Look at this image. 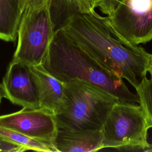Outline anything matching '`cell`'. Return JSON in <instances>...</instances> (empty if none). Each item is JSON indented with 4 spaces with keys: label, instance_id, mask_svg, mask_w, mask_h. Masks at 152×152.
Returning <instances> with one entry per match:
<instances>
[{
    "label": "cell",
    "instance_id": "30bf717a",
    "mask_svg": "<svg viewBox=\"0 0 152 152\" xmlns=\"http://www.w3.org/2000/svg\"><path fill=\"white\" fill-rule=\"evenodd\" d=\"M31 67L38 81L40 107L56 113L64 99V83L50 74L42 64L31 65Z\"/></svg>",
    "mask_w": 152,
    "mask_h": 152
},
{
    "label": "cell",
    "instance_id": "ba28073f",
    "mask_svg": "<svg viewBox=\"0 0 152 152\" xmlns=\"http://www.w3.org/2000/svg\"><path fill=\"white\" fill-rule=\"evenodd\" d=\"M0 126L53 144L58 128L53 112L43 108H27L0 116Z\"/></svg>",
    "mask_w": 152,
    "mask_h": 152
},
{
    "label": "cell",
    "instance_id": "52a82bcc",
    "mask_svg": "<svg viewBox=\"0 0 152 152\" xmlns=\"http://www.w3.org/2000/svg\"><path fill=\"white\" fill-rule=\"evenodd\" d=\"M4 97L12 104L27 108H40L37 78L31 65L12 59L1 84Z\"/></svg>",
    "mask_w": 152,
    "mask_h": 152
},
{
    "label": "cell",
    "instance_id": "7c38bea8",
    "mask_svg": "<svg viewBox=\"0 0 152 152\" xmlns=\"http://www.w3.org/2000/svg\"><path fill=\"white\" fill-rule=\"evenodd\" d=\"M23 12L19 0H0V39L14 42Z\"/></svg>",
    "mask_w": 152,
    "mask_h": 152
},
{
    "label": "cell",
    "instance_id": "e0dca14e",
    "mask_svg": "<svg viewBox=\"0 0 152 152\" xmlns=\"http://www.w3.org/2000/svg\"><path fill=\"white\" fill-rule=\"evenodd\" d=\"M23 146L15 144L0 137V152H21L26 151Z\"/></svg>",
    "mask_w": 152,
    "mask_h": 152
},
{
    "label": "cell",
    "instance_id": "5b68a950",
    "mask_svg": "<svg viewBox=\"0 0 152 152\" xmlns=\"http://www.w3.org/2000/svg\"><path fill=\"white\" fill-rule=\"evenodd\" d=\"M17 33L18 43L12 59L31 65L42 64L55 34L49 7L25 10Z\"/></svg>",
    "mask_w": 152,
    "mask_h": 152
},
{
    "label": "cell",
    "instance_id": "8992f818",
    "mask_svg": "<svg viewBox=\"0 0 152 152\" xmlns=\"http://www.w3.org/2000/svg\"><path fill=\"white\" fill-rule=\"evenodd\" d=\"M107 21L118 35L133 45L152 40V0H125Z\"/></svg>",
    "mask_w": 152,
    "mask_h": 152
},
{
    "label": "cell",
    "instance_id": "5bb4252c",
    "mask_svg": "<svg viewBox=\"0 0 152 152\" xmlns=\"http://www.w3.org/2000/svg\"><path fill=\"white\" fill-rule=\"evenodd\" d=\"M147 124L152 128V80L144 77L135 88Z\"/></svg>",
    "mask_w": 152,
    "mask_h": 152
},
{
    "label": "cell",
    "instance_id": "d6986e66",
    "mask_svg": "<svg viewBox=\"0 0 152 152\" xmlns=\"http://www.w3.org/2000/svg\"><path fill=\"white\" fill-rule=\"evenodd\" d=\"M85 1L89 4L90 7L93 9H95V4H96V0H85Z\"/></svg>",
    "mask_w": 152,
    "mask_h": 152
},
{
    "label": "cell",
    "instance_id": "ffe728a7",
    "mask_svg": "<svg viewBox=\"0 0 152 152\" xmlns=\"http://www.w3.org/2000/svg\"><path fill=\"white\" fill-rule=\"evenodd\" d=\"M144 151L145 152H152V145L150 144L148 148H147L146 150H145Z\"/></svg>",
    "mask_w": 152,
    "mask_h": 152
},
{
    "label": "cell",
    "instance_id": "277c9868",
    "mask_svg": "<svg viewBox=\"0 0 152 152\" xmlns=\"http://www.w3.org/2000/svg\"><path fill=\"white\" fill-rule=\"evenodd\" d=\"M136 103L118 100L101 129L102 148L144 151L149 147L150 129L144 112Z\"/></svg>",
    "mask_w": 152,
    "mask_h": 152
},
{
    "label": "cell",
    "instance_id": "7a4b0ae2",
    "mask_svg": "<svg viewBox=\"0 0 152 152\" xmlns=\"http://www.w3.org/2000/svg\"><path fill=\"white\" fill-rule=\"evenodd\" d=\"M43 67L59 81L77 80L97 86L122 101L138 103L123 78L110 71L74 42L64 30L55 32Z\"/></svg>",
    "mask_w": 152,
    "mask_h": 152
},
{
    "label": "cell",
    "instance_id": "2e32d148",
    "mask_svg": "<svg viewBox=\"0 0 152 152\" xmlns=\"http://www.w3.org/2000/svg\"><path fill=\"white\" fill-rule=\"evenodd\" d=\"M51 0H19L20 8L23 12L26 9H38L50 7Z\"/></svg>",
    "mask_w": 152,
    "mask_h": 152
},
{
    "label": "cell",
    "instance_id": "8fae6325",
    "mask_svg": "<svg viewBox=\"0 0 152 152\" xmlns=\"http://www.w3.org/2000/svg\"><path fill=\"white\" fill-rule=\"evenodd\" d=\"M92 10L85 0H51L49 10L55 32L62 30L75 14Z\"/></svg>",
    "mask_w": 152,
    "mask_h": 152
},
{
    "label": "cell",
    "instance_id": "3957f363",
    "mask_svg": "<svg viewBox=\"0 0 152 152\" xmlns=\"http://www.w3.org/2000/svg\"><path fill=\"white\" fill-rule=\"evenodd\" d=\"M64 86L62 104L55 113L58 129H101L113 106L119 99L83 81L72 80L64 83Z\"/></svg>",
    "mask_w": 152,
    "mask_h": 152
},
{
    "label": "cell",
    "instance_id": "6da1fadb",
    "mask_svg": "<svg viewBox=\"0 0 152 152\" xmlns=\"http://www.w3.org/2000/svg\"><path fill=\"white\" fill-rule=\"evenodd\" d=\"M62 30L102 65L134 88L146 76L150 54L142 46L123 40L107 17L94 10L75 14Z\"/></svg>",
    "mask_w": 152,
    "mask_h": 152
},
{
    "label": "cell",
    "instance_id": "9a60e30c",
    "mask_svg": "<svg viewBox=\"0 0 152 152\" xmlns=\"http://www.w3.org/2000/svg\"><path fill=\"white\" fill-rule=\"evenodd\" d=\"M124 1L125 0H96L95 8H99L102 13L109 15Z\"/></svg>",
    "mask_w": 152,
    "mask_h": 152
},
{
    "label": "cell",
    "instance_id": "44dd1931",
    "mask_svg": "<svg viewBox=\"0 0 152 152\" xmlns=\"http://www.w3.org/2000/svg\"><path fill=\"white\" fill-rule=\"evenodd\" d=\"M2 97H4V96H3V94H2V91L1 87V84H0V105H1V103Z\"/></svg>",
    "mask_w": 152,
    "mask_h": 152
},
{
    "label": "cell",
    "instance_id": "ac0fdd59",
    "mask_svg": "<svg viewBox=\"0 0 152 152\" xmlns=\"http://www.w3.org/2000/svg\"><path fill=\"white\" fill-rule=\"evenodd\" d=\"M147 72H149V74L151 76V79L152 80V54H150V61H149V64H148Z\"/></svg>",
    "mask_w": 152,
    "mask_h": 152
},
{
    "label": "cell",
    "instance_id": "4fadbf2b",
    "mask_svg": "<svg viewBox=\"0 0 152 152\" xmlns=\"http://www.w3.org/2000/svg\"><path fill=\"white\" fill-rule=\"evenodd\" d=\"M0 137L15 144L23 146L27 150L55 152L56 150L51 143L37 140L14 130L0 126Z\"/></svg>",
    "mask_w": 152,
    "mask_h": 152
},
{
    "label": "cell",
    "instance_id": "9c48e42d",
    "mask_svg": "<svg viewBox=\"0 0 152 152\" xmlns=\"http://www.w3.org/2000/svg\"><path fill=\"white\" fill-rule=\"evenodd\" d=\"M102 132L96 130L58 129L53 145L59 152H90L102 149Z\"/></svg>",
    "mask_w": 152,
    "mask_h": 152
}]
</instances>
